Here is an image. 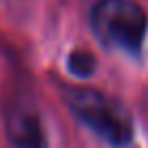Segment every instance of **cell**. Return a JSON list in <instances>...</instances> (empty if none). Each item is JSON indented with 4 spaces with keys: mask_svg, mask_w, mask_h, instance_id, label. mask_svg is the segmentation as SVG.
I'll return each instance as SVG.
<instances>
[{
    "mask_svg": "<svg viewBox=\"0 0 148 148\" xmlns=\"http://www.w3.org/2000/svg\"><path fill=\"white\" fill-rule=\"evenodd\" d=\"M69 110L114 148H125L133 140V122L118 101L92 88H67L62 92Z\"/></svg>",
    "mask_w": 148,
    "mask_h": 148,
    "instance_id": "1",
    "label": "cell"
},
{
    "mask_svg": "<svg viewBox=\"0 0 148 148\" xmlns=\"http://www.w3.org/2000/svg\"><path fill=\"white\" fill-rule=\"evenodd\" d=\"M95 37L108 47L140 54L148 32L146 11L133 0H101L90 15Z\"/></svg>",
    "mask_w": 148,
    "mask_h": 148,
    "instance_id": "2",
    "label": "cell"
},
{
    "mask_svg": "<svg viewBox=\"0 0 148 148\" xmlns=\"http://www.w3.org/2000/svg\"><path fill=\"white\" fill-rule=\"evenodd\" d=\"M7 135L15 148H49L41 118L30 105H13L9 110Z\"/></svg>",
    "mask_w": 148,
    "mask_h": 148,
    "instance_id": "3",
    "label": "cell"
},
{
    "mask_svg": "<svg viewBox=\"0 0 148 148\" xmlns=\"http://www.w3.org/2000/svg\"><path fill=\"white\" fill-rule=\"evenodd\" d=\"M67 67H69L71 73L77 75V77H88L97 69V58L90 52H86V49H75V52L69 54Z\"/></svg>",
    "mask_w": 148,
    "mask_h": 148,
    "instance_id": "4",
    "label": "cell"
}]
</instances>
